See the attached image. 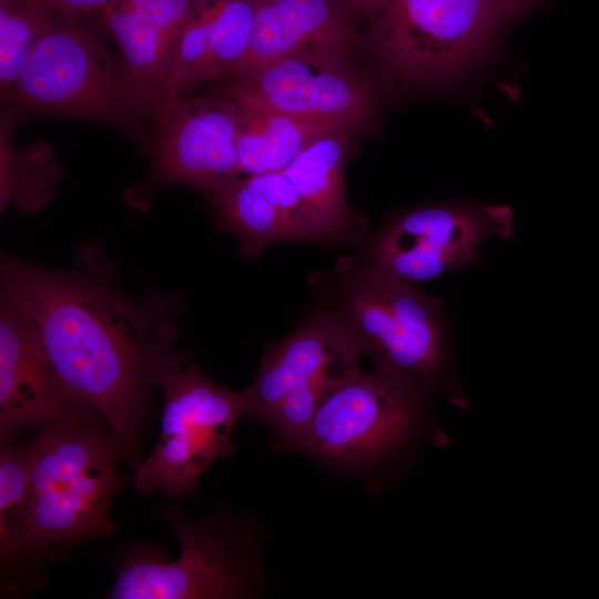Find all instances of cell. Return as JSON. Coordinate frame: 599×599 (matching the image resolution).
<instances>
[{
	"mask_svg": "<svg viewBox=\"0 0 599 599\" xmlns=\"http://www.w3.org/2000/svg\"><path fill=\"white\" fill-rule=\"evenodd\" d=\"M357 20L370 22L388 0H339Z\"/></svg>",
	"mask_w": 599,
	"mask_h": 599,
	"instance_id": "cell-24",
	"label": "cell"
},
{
	"mask_svg": "<svg viewBox=\"0 0 599 599\" xmlns=\"http://www.w3.org/2000/svg\"><path fill=\"white\" fill-rule=\"evenodd\" d=\"M221 92L355 133L375 116L380 91L352 61L315 54L270 60L226 78Z\"/></svg>",
	"mask_w": 599,
	"mask_h": 599,
	"instance_id": "cell-12",
	"label": "cell"
},
{
	"mask_svg": "<svg viewBox=\"0 0 599 599\" xmlns=\"http://www.w3.org/2000/svg\"><path fill=\"white\" fill-rule=\"evenodd\" d=\"M512 230L507 205H424L389 220L370 243L365 262L410 284L427 282L475 263L487 237H510Z\"/></svg>",
	"mask_w": 599,
	"mask_h": 599,
	"instance_id": "cell-11",
	"label": "cell"
},
{
	"mask_svg": "<svg viewBox=\"0 0 599 599\" xmlns=\"http://www.w3.org/2000/svg\"><path fill=\"white\" fill-rule=\"evenodd\" d=\"M158 516L174 532L181 556L172 561L148 547L125 552L111 598L221 599L254 595L260 579L256 560L233 531L212 520L193 524L174 506L161 508Z\"/></svg>",
	"mask_w": 599,
	"mask_h": 599,
	"instance_id": "cell-8",
	"label": "cell"
},
{
	"mask_svg": "<svg viewBox=\"0 0 599 599\" xmlns=\"http://www.w3.org/2000/svg\"><path fill=\"white\" fill-rule=\"evenodd\" d=\"M95 410L40 429L29 444L31 486L19 528V556L112 534L111 504L125 478L121 449Z\"/></svg>",
	"mask_w": 599,
	"mask_h": 599,
	"instance_id": "cell-2",
	"label": "cell"
},
{
	"mask_svg": "<svg viewBox=\"0 0 599 599\" xmlns=\"http://www.w3.org/2000/svg\"><path fill=\"white\" fill-rule=\"evenodd\" d=\"M245 177L255 190L285 214L300 233L302 241L324 242L296 187L282 171Z\"/></svg>",
	"mask_w": 599,
	"mask_h": 599,
	"instance_id": "cell-22",
	"label": "cell"
},
{
	"mask_svg": "<svg viewBox=\"0 0 599 599\" xmlns=\"http://www.w3.org/2000/svg\"><path fill=\"white\" fill-rule=\"evenodd\" d=\"M55 10L34 0H0V93L13 89Z\"/></svg>",
	"mask_w": 599,
	"mask_h": 599,
	"instance_id": "cell-19",
	"label": "cell"
},
{
	"mask_svg": "<svg viewBox=\"0 0 599 599\" xmlns=\"http://www.w3.org/2000/svg\"><path fill=\"white\" fill-rule=\"evenodd\" d=\"M353 134L346 130L322 134L282 171L296 187L324 242L351 236L354 220L346 201L344 171Z\"/></svg>",
	"mask_w": 599,
	"mask_h": 599,
	"instance_id": "cell-15",
	"label": "cell"
},
{
	"mask_svg": "<svg viewBox=\"0 0 599 599\" xmlns=\"http://www.w3.org/2000/svg\"><path fill=\"white\" fill-rule=\"evenodd\" d=\"M332 308L376 368L426 390L443 385L447 368L441 301L369 263L342 260Z\"/></svg>",
	"mask_w": 599,
	"mask_h": 599,
	"instance_id": "cell-4",
	"label": "cell"
},
{
	"mask_svg": "<svg viewBox=\"0 0 599 599\" xmlns=\"http://www.w3.org/2000/svg\"><path fill=\"white\" fill-rule=\"evenodd\" d=\"M206 194L219 222L235 234L246 256H257L280 242L302 241L285 214L255 190L243 175L217 184Z\"/></svg>",
	"mask_w": 599,
	"mask_h": 599,
	"instance_id": "cell-17",
	"label": "cell"
},
{
	"mask_svg": "<svg viewBox=\"0 0 599 599\" xmlns=\"http://www.w3.org/2000/svg\"><path fill=\"white\" fill-rule=\"evenodd\" d=\"M505 19L497 0H388L364 38L404 80L440 82L476 62Z\"/></svg>",
	"mask_w": 599,
	"mask_h": 599,
	"instance_id": "cell-7",
	"label": "cell"
},
{
	"mask_svg": "<svg viewBox=\"0 0 599 599\" xmlns=\"http://www.w3.org/2000/svg\"><path fill=\"white\" fill-rule=\"evenodd\" d=\"M61 12L94 13L113 0H34Z\"/></svg>",
	"mask_w": 599,
	"mask_h": 599,
	"instance_id": "cell-23",
	"label": "cell"
},
{
	"mask_svg": "<svg viewBox=\"0 0 599 599\" xmlns=\"http://www.w3.org/2000/svg\"><path fill=\"white\" fill-rule=\"evenodd\" d=\"M356 21L339 0H256L248 51L232 74L292 54L352 61L365 44Z\"/></svg>",
	"mask_w": 599,
	"mask_h": 599,
	"instance_id": "cell-14",
	"label": "cell"
},
{
	"mask_svg": "<svg viewBox=\"0 0 599 599\" xmlns=\"http://www.w3.org/2000/svg\"><path fill=\"white\" fill-rule=\"evenodd\" d=\"M89 409L93 408L72 394L52 368L29 318L1 293V443L12 441L22 430L41 429L60 418Z\"/></svg>",
	"mask_w": 599,
	"mask_h": 599,
	"instance_id": "cell-13",
	"label": "cell"
},
{
	"mask_svg": "<svg viewBox=\"0 0 599 599\" xmlns=\"http://www.w3.org/2000/svg\"><path fill=\"white\" fill-rule=\"evenodd\" d=\"M32 474L30 446L1 443L0 450V546L7 564L19 556V528L29 496Z\"/></svg>",
	"mask_w": 599,
	"mask_h": 599,
	"instance_id": "cell-21",
	"label": "cell"
},
{
	"mask_svg": "<svg viewBox=\"0 0 599 599\" xmlns=\"http://www.w3.org/2000/svg\"><path fill=\"white\" fill-rule=\"evenodd\" d=\"M155 387L163 393L161 432L135 467L134 488L139 494L191 496L206 467L232 454V429L246 415L244 394L211 382L175 346L158 364Z\"/></svg>",
	"mask_w": 599,
	"mask_h": 599,
	"instance_id": "cell-5",
	"label": "cell"
},
{
	"mask_svg": "<svg viewBox=\"0 0 599 599\" xmlns=\"http://www.w3.org/2000/svg\"><path fill=\"white\" fill-rule=\"evenodd\" d=\"M215 0H192L194 7H203L206 6Z\"/></svg>",
	"mask_w": 599,
	"mask_h": 599,
	"instance_id": "cell-26",
	"label": "cell"
},
{
	"mask_svg": "<svg viewBox=\"0 0 599 599\" xmlns=\"http://www.w3.org/2000/svg\"><path fill=\"white\" fill-rule=\"evenodd\" d=\"M497 1L500 4L507 18H511V17L519 16L529 11L536 4H538L540 0H497Z\"/></svg>",
	"mask_w": 599,
	"mask_h": 599,
	"instance_id": "cell-25",
	"label": "cell"
},
{
	"mask_svg": "<svg viewBox=\"0 0 599 599\" xmlns=\"http://www.w3.org/2000/svg\"><path fill=\"white\" fill-rule=\"evenodd\" d=\"M256 0H215L203 82L223 81L248 51Z\"/></svg>",
	"mask_w": 599,
	"mask_h": 599,
	"instance_id": "cell-20",
	"label": "cell"
},
{
	"mask_svg": "<svg viewBox=\"0 0 599 599\" xmlns=\"http://www.w3.org/2000/svg\"><path fill=\"white\" fill-rule=\"evenodd\" d=\"M240 109L217 92L189 95L152 124L145 177L125 193L128 203L146 209L152 194L167 185L207 192L240 175L236 140Z\"/></svg>",
	"mask_w": 599,
	"mask_h": 599,
	"instance_id": "cell-10",
	"label": "cell"
},
{
	"mask_svg": "<svg viewBox=\"0 0 599 599\" xmlns=\"http://www.w3.org/2000/svg\"><path fill=\"white\" fill-rule=\"evenodd\" d=\"M362 354L336 313L318 309L266 347L253 384L243 390L246 415L271 426L281 448L296 449L321 404L362 370Z\"/></svg>",
	"mask_w": 599,
	"mask_h": 599,
	"instance_id": "cell-6",
	"label": "cell"
},
{
	"mask_svg": "<svg viewBox=\"0 0 599 599\" xmlns=\"http://www.w3.org/2000/svg\"><path fill=\"white\" fill-rule=\"evenodd\" d=\"M12 118L2 110L0 125V204L24 213L39 212L52 197L63 171L45 140L19 148Z\"/></svg>",
	"mask_w": 599,
	"mask_h": 599,
	"instance_id": "cell-18",
	"label": "cell"
},
{
	"mask_svg": "<svg viewBox=\"0 0 599 599\" xmlns=\"http://www.w3.org/2000/svg\"><path fill=\"white\" fill-rule=\"evenodd\" d=\"M74 261L60 270L2 253L1 293L32 323L62 383L103 417L136 467L156 367L179 337L182 301L162 291L130 297L93 244L79 247Z\"/></svg>",
	"mask_w": 599,
	"mask_h": 599,
	"instance_id": "cell-1",
	"label": "cell"
},
{
	"mask_svg": "<svg viewBox=\"0 0 599 599\" xmlns=\"http://www.w3.org/2000/svg\"><path fill=\"white\" fill-rule=\"evenodd\" d=\"M11 118L71 116L112 125L146 150L150 134L134 81L84 13L54 11L11 92Z\"/></svg>",
	"mask_w": 599,
	"mask_h": 599,
	"instance_id": "cell-3",
	"label": "cell"
},
{
	"mask_svg": "<svg viewBox=\"0 0 599 599\" xmlns=\"http://www.w3.org/2000/svg\"><path fill=\"white\" fill-rule=\"evenodd\" d=\"M425 393L395 373L361 370L321 404L297 449L348 465L379 459L414 432Z\"/></svg>",
	"mask_w": 599,
	"mask_h": 599,
	"instance_id": "cell-9",
	"label": "cell"
},
{
	"mask_svg": "<svg viewBox=\"0 0 599 599\" xmlns=\"http://www.w3.org/2000/svg\"><path fill=\"white\" fill-rule=\"evenodd\" d=\"M233 99L240 109L236 140L240 175L283 171L316 138L331 131L344 130L329 123Z\"/></svg>",
	"mask_w": 599,
	"mask_h": 599,
	"instance_id": "cell-16",
	"label": "cell"
}]
</instances>
